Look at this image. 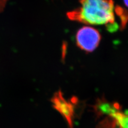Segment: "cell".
<instances>
[{"mask_svg": "<svg viewBox=\"0 0 128 128\" xmlns=\"http://www.w3.org/2000/svg\"><path fill=\"white\" fill-rule=\"evenodd\" d=\"M101 39L102 36L99 31L89 26L81 28L76 35L77 46L87 53L95 50L98 46Z\"/></svg>", "mask_w": 128, "mask_h": 128, "instance_id": "obj_2", "label": "cell"}, {"mask_svg": "<svg viewBox=\"0 0 128 128\" xmlns=\"http://www.w3.org/2000/svg\"><path fill=\"white\" fill-rule=\"evenodd\" d=\"M96 128H121V126L115 118L107 116L98 123Z\"/></svg>", "mask_w": 128, "mask_h": 128, "instance_id": "obj_6", "label": "cell"}, {"mask_svg": "<svg viewBox=\"0 0 128 128\" xmlns=\"http://www.w3.org/2000/svg\"><path fill=\"white\" fill-rule=\"evenodd\" d=\"M72 99L67 100L60 90L54 94L51 98V102L54 109L60 114L65 118L70 128H73V121L75 115L74 104L77 102V99Z\"/></svg>", "mask_w": 128, "mask_h": 128, "instance_id": "obj_3", "label": "cell"}, {"mask_svg": "<svg viewBox=\"0 0 128 128\" xmlns=\"http://www.w3.org/2000/svg\"><path fill=\"white\" fill-rule=\"evenodd\" d=\"M120 123L121 128H128V114L122 111L119 112L114 117Z\"/></svg>", "mask_w": 128, "mask_h": 128, "instance_id": "obj_7", "label": "cell"}, {"mask_svg": "<svg viewBox=\"0 0 128 128\" xmlns=\"http://www.w3.org/2000/svg\"><path fill=\"white\" fill-rule=\"evenodd\" d=\"M81 6L67 13L72 21L102 25L115 22L113 0H80Z\"/></svg>", "mask_w": 128, "mask_h": 128, "instance_id": "obj_1", "label": "cell"}, {"mask_svg": "<svg viewBox=\"0 0 128 128\" xmlns=\"http://www.w3.org/2000/svg\"><path fill=\"white\" fill-rule=\"evenodd\" d=\"M106 27L107 30L110 32V33H113V32L118 30L120 28L119 25L115 22L113 24H107V25H106Z\"/></svg>", "mask_w": 128, "mask_h": 128, "instance_id": "obj_8", "label": "cell"}, {"mask_svg": "<svg viewBox=\"0 0 128 128\" xmlns=\"http://www.w3.org/2000/svg\"><path fill=\"white\" fill-rule=\"evenodd\" d=\"M96 115L100 117L103 115L114 118L115 115L121 112V107L118 102H111L104 98L97 99L94 106Z\"/></svg>", "mask_w": 128, "mask_h": 128, "instance_id": "obj_4", "label": "cell"}, {"mask_svg": "<svg viewBox=\"0 0 128 128\" xmlns=\"http://www.w3.org/2000/svg\"><path fill=\"white\" fill-rule=\"evenodd\" d=\"M114 11L121 20L120 29L123 30L125 28L128 22V10L121 6H116L115 7Z\"/></svg>", "mask_w": 128, "mask_h": 128, "instance_id": "obj_5", "label": "cell"}, {"mask_svg": "<svg viewBox=\"0 0 128 128\" xmlns=\"http://www.w3.org/2000/svg\"><path fill=\"white\" fill-rule=\"evenodd\" d=\"M123 1L125 4V5L128 8V0H123Z\"/></svg>", "mask_w": 128, "mask_h": 128, "instance_id": "obj_9", "label": "cell"}]
</instances>
